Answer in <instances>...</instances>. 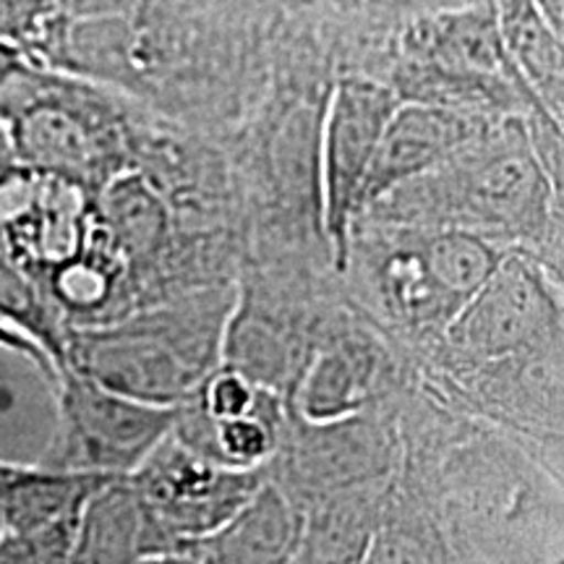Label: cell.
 Returning a JSON list of instances; mask_svg holds the SVG:
<instances>
[{"mask_svg":"<svg viewBox=\"0 0 564 564\" xmlns=\"http://www.w3.org/2000/svg\"><path fill=\"white\" fill-rule=\"evenodd\" d=\"M486 131H489V118L481 112L400 100L384 126L369 178H366V212L382 202L387 194L440 171Z\"/></svg>","mask_w":564,"mask_h":564,"instance_id":"13","label":"cell"},{"mask_svg":"<svg viewBox=\"0 0 564 564\" xmlns=\"http://www.w3.org/2000/svg\"><path fill=\"white\" fill-rule=\"evenodd\" d=\"M95 228V196L17 165L0 178V251L34 285L74 259Z\"/></svg>","mask_w":564,"mask_h":564,"instance_id":"10","label":"cell"},{"mask_svg":"<svg viewBox=\"0 0 564 564\" xmlns=\"http://www.w3.org/2000/svg\"><path fill=\"white\" fill-rule=\"evenodd\" d=\"M95 220L129 267L139 308L171 278L178 228L167 196L141 167H129L95 194Z\"/></svg>","mask_w":564,"mask_h":564,"instance_id":"14","label":"cell"},{"mask_svg":"<svg viewBox=\"0 0 564 564\" xmlns=\"http://www.w3.org/2000/svg\"><path fill=\"white\" fill-rule=\"evenodd\" d=\"M510 123L502 137L491 139L489 129L440 171L387 194L366 217L405 228L470 230L535 257L539 246L552 243L554 212H562L554 194L562 196V188L533 150L531 126L518 118Z\"/></svg>","mask_w":564,"mask_h":564,"instance_id":"1","label":"cell"},{"mask_svg":"<svg viewBox=\"0 0 564 564\" xmlns=\"http://www.w3.org/2000/svg\"><path fill=\"white\" fill-rule=\"evenodd\" d=\"M390 481L352 486L308 505L293 564H366Z\"/></svg>","mask_w":564,"mask_h":564,"instance_id":"16","label":"cell"},{"mask_svg":"<svg viewBox=\"0 0 564 564\" xmlns=\"http://www.w3.org/2000/svg\"><path fill=\"white\" fill-rule=\"evenodd\" d=\"M552 348H562V306L552 270L531 253L510 249L426 350L419 377H460Z\"/></svg>","mask_w":564,"mask_h":564,"instance_id":"5","label":"cell"},{"mask_svg":"<svg viewBox=\"0 0 564 564\" xmlns=\"http://www.w3.org/2000/svg\"><path fill=\"white\" fill-rule=\"evenodd\" d=\"M0 348L9 350V352H17V356L24 358V361H30L34 369H37L42 377L51 382V387L55 384V366L51 364V358L42 352L37 345H34L30 337L13 333L11 327H6V324H0Z\"/></svg>","mask_w":564,"mask_h":564,"instance_id":"24","label":"cell"},{"mask_svg":"<svg viewBox=\"0 0 564 564\" xmlns=\"http://www.w3.org/2000/svg\"><path fill=\"white\" fill-rule=\"evenodd\" d=\"M51 13L53 0H0V40L30 53Z\"/></svg>","mask_w":564,"mask_h":564,"instance_id":"23","label":"cell"},{"mask_svg":"<svg viewBox=\"0 0 564 564\" xmlns=\"http://www.w3.org/2000/svg\"><path fill=\"white\" fill-rule=\"evenodd\" d=\"M264 468L232 470L202 460L167 434L126 476L144 520V556L192 552L264 484Z\"/></svg>","mask_w":564,"mask_h":564,"instance_id":"7","label":"cell"},{"mask_svg":"<svg viewBox=\"0 0 564 564\" xmlns=\"http://www.w3.org/2000/svg\"><path fill=\"white\" fill-rule=\"evenodd\" d=\"M408 390L398 364L373 335L358 327H329L308 358L288 400L293 415L306 423H333L394 403Z\"/></svg>","mask_w":564,"mask_h":564,"instance_id":"11","label":"cell"},{"mask_svg":"<svg viewBox=\"0 0 564 564\" xmlns=\"http://www.w3.org/2000/svg\"><path fill=\"white\" fill-rule=\"evenodd\" d=\"M32 465H21V463H3L0 460V505L6 502V497L17 489V486L24 481L26 474H30Z\"/></svg>","mask_w":564,"mask_h":564,"instance_id":"26","label":"cell"},{"mask_svg":"<svg viewBox=\"0 0 564 564\" xmlns=\"http://www.w3.org/2000/svg\"><path fill=\"white\" fill-rule=\"evenodd\" d=\"M398 105V89L358 76L337 82L324 102L319 223L337 272L348 270L352 236L366 212V178L384 126Z\"/></svg>","mask_w":564,"mask_h":564,"instance_id":"9","label":"cell"},{"mask_svg":"<svg viewBox=\"0 0 564 564\" xmlns=\"http://www.w3.org/2000/svg\"><path fill=\"white\" fill-rule=\"evenodd\" d=\"M262 392V387L253 384L243 373L232 371L228 366H217L196 390V400L212 421H228L249 415L259 405Z\"/></svg>","mask_w":564,"mask_h":564,"instance_id":"22","label":"cell"},{"mask_svg":"<svg viewBox=\"0 0 564 564\" xmlns=\"http://www.w3.org/2000/svg\"><path fill=\"white\" fill-rule=\"evenodd\" d=\"M17 165H19V160H17V152H13L11 137H9V131H6V126L0 123V178H3V175H9Z\"/></svg>","mask_w":564,"mask_h":564,"instance_id":"28","label":"cell"},{"mask_svg":"<svg viewBox=\"0 0 564 564\" xmlns=\"http://www.w3.org/2000/svg\"><path fill=\"white\" fill-rule=\"evenodd\" d=\"M0 123L19 165L95 196L129 171L137 137L116 89L32 63L0 89Z\"/></svg>","mask_w":564,"mask_h":564,"instance_id":"3","label":"cell"},{"mask_svg":"<svg viewBox=\"0 0 564 564\" xmlns=\"http://www.w3.org/2000/svg\"><path fill=\"white\" fill-rule=\"evenodd\" d=\"M327 329L329 324L306 306L272 301L259 288H238L220 366L288 403Z\"/></svg>","mask_w":564,"mask_h":564,"instance_id":"12","label":"cell"},{"mask_svg":"<svg viewBox=\"0 0 564 564\" xmlns=\"http://www.w3.org/2000/svg\"><path fill=\"white\" fill-rule=\"evenodd\" d=\"M400 403L403 398L333 423H306L288 408L278 453L264 465L267 481L301 510L329 494L387 481L403 457Z\"/></svg>","mask_w":564,"mask_h":564,"instance_id":"6","label":"cell"},{"mask_svg":"<svg viewBox=\"0 0 564 564\" xmlns=\"http://www.w3.org/2000/svg\"><path fill=\"white\" fill-rule=\"evenodd\" d=\"M238 288H192L100 327L66 333V366L139 403L175 408L220 366ZM63 366V369H66Z\"/></svg>","mask_w":564,"mask_h":564,"instance_id":"2","label":"cell"},{"mask_svg":"<svg viewBox=\"0 0 564 564\" xmlns=\"http://www.w3.org/2000/svg\"><path fill=\"white\" fill-rule=\"evenodd\" d=\"M419 238L429 274L455 312L481 291L510 251L478 232L457 228H419Z\"/></svg>","mask_w":564,"mask_h":564,"instance_id":"20","label":"cell"},{"mask_svg":"<svg viewBox=\"0 0 564 564\" xmlns=\"http://www.w3.org/2000/svg\"><path fill=\"white\" fill-rule=\"evenodd\" d=\"M533 3L546 24L564 40V0H533Z\"/></svg>","mask_w":564,"mask_h":564,"instance_id":"27","label":"cell"},{"mask_svg":"<svg viewBox=\"0 0 564 564\" xmlns=\"http://www.w3.org/2000/svg\"><path fill=\"white\" fill-rule=\"evenodd\" d=\"M0 324L30 337L51 358L55 377L66 366V329L37 285L0 251Z\"/></svg>","mask_w":564,"mask_h":564,"instance_id":"21","label":"cell"},{"mask_svg":"<svg viewBox=\"0 0 564 564\" xmlns=\"http://www.w3.org/2000/svg\"><path fill=\"white\" fill-rule=\"evenodd\" d=\"M303 535V510L267 481L207 539L196 541V564H293Z\"/></svg>","mask_w":564,"mask_h":564,"instance_id":"15","label":"cell"},{"mask_svg":"<svg viewBox=\"0 0 564 564\" xmlns=\"http://www.w3.org/2000/svg\"><path fill=\"white\" fill-rule=\"evenodd\" d=\"M507 58L539 108L562 123L564 40L546 24L533 0H491Z\"/></svg>","mask_w":564,"mask_h":564,"instance_id":"17","label":"cell"},{"mask_svg":"<svg viewBox=\"0 0 564 564\" xmlns=\"http://www.w3.org/2000/svg\"><path fill=\"white\" fill-rule=\"evenodd\" d=\"M30 53L24 47L13 45V42L0 40V89L9 87V84L17 79V76L24 70L26 66H32Z\"/></svg>","mask_w":564,"mask_h":564,"instance_id":"25","label":"cell"},{"mask_svg":"<svg viewBox=\"0 0 564 564\" xmlns=\"http://www.w3.org/2000/svg\"><path fill=\"white\" fill-rule=\"evenodd\" d=\"M366 564H460L440 520L398 474L387 489Z\"/></svg>","mask_w":564,"mask_h":564,"instance_id":"18","label":"cell"},{"mask_svg":"<svg viewBox=\"0 0 564 564\" xmlns=\"http://www.w3.org/2000/svg\"><path fill=\"white\" fill-rule=\"evenodd\" d=\"M137 564H196L194 556L188 552L183 554H154V556H144Z\"/></svg>","mask_w":564,"mask_h":564,"instance_id":"29","label":"cell"},{"mask_svg":"<svg viewBox=\"0 0 564 564\" xmlns=\"http://www.w3.org/2000/svg\"><path fill=\"white\" fill-rule=\"evenodd\" d=\"M398 97L481 116L484 110H525L539 121H554L514 74L494 3L447 9L408 26Z\"/></svg>","mask_w":564,"mask_h":564,"instance_id":"4","label":"cell"},{"mask_svg":"<svg viewBox=\"0 0 564 564\" xmlns=\"http://www.w3.org/2000/svg\"><path fill=\"white\" fill-rule=\"evenodd\" d=\"M3 531H6V528H3V518H0V535H3Z\"/></svg>","mask_w":564,"mask_h":564,"instance_id":"30","label":"cell"},{"mask_svg":"<svg viewBox=\"0 0 564 564\" xmlns=\"http://www.w3.org/2000/svg\"><path fill=\"white\" fill-rule=\"evenodd\" d=\"M53 390L58 400V429L42 455V468L123 478L173 429L175 408L139 403L110 392L68 366L58 371Z\"/></svg>","mask_w":564,"mask_h":564,"instance_id":"8","label":"cell"},{"mask_svg":"<svg viewBox=\"0 0 564 564\" xmlns=\"http://www.w3.org/2000/svg\"><path fill=\"white\" fill-rule=\"evenodd\" d=\"M116 476L61 474L34 463L17 489L0 505V518L9 533H37L66 520L82 518L84 507Z\"/></svg>","mask_w":564,"mask_h":564,"instance_id":"19","label":"cell"}]
</instances>
